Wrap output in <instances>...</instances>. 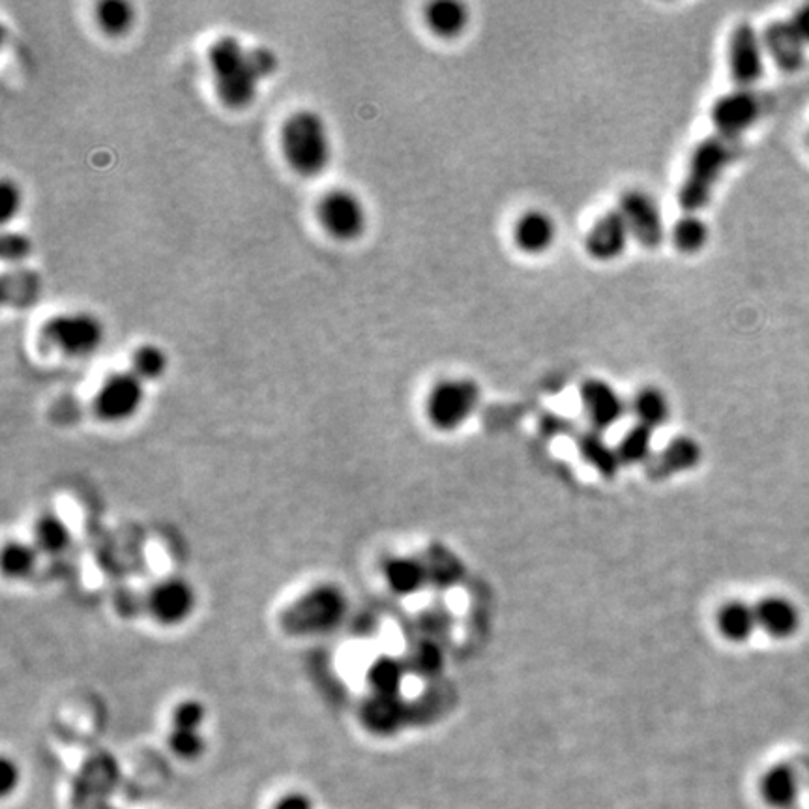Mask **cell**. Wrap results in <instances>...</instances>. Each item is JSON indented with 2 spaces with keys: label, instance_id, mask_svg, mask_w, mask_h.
Returning a JSON list of instances; mask_svg holds the SVG:
<instances>
[{
  "label": "cell",
  "instance_id": "1",
  "mask_svg": "<svg viewBox=\"0 0 809 809\" xmlns=\"http://www.w3.org/2000/svg\"><path fill=\"white\" fill-rule=\"evenodd\" d=\"M207 59L219 102L231 110L248 107L256 100L261 81L278 70V56L272 49L246 48L231 34L216 38Z\"/></svg>",
  "mask_w": 809,
  "mask_h": 809
},
{
  "label": "cell",
  "instance_id": "2",
  "mask_svg": "<svg viewBox=\"0 0 809 809\" xmlns=\"http://www.w3.org/2000/svg\"><path fill=\"white\" fill-rule=\"evenodd\" d=\"M740 141L727 139L718 134L706 137L695 146L678 188V205L684 214H699L708 207L719 178L737 159Z\"/></svg>",
  "mask_w": 809,
  "mask_h": 809
},
{
  "label": "cell",
  "instance_id": "3",
  "mask_svg": "<svg viewBox=\"0 0 809 809\" xmlns=\"http://www.w3.org/2000/svg\"><path fill=\"white\" fill-rule=\"evenodd\" d=\"M280 148L300 177L321 175L332 159V141L323 116L311 110L291 113L281 124Z\"/></svg>",
  "mask_w": 809,
  "mask_h": 809
},
{
  "label": "cell",
  "instance_id": "4",
  "mask_svg": "<svg viewBox=\"0 0 809 809\" xmlns=\"http://www.w3.org/2000/svg\"><path fill=\"white\" fill-rule=\"evenodd\" d=\"M348 613V594L341 587L317 584L281 611L280 626L291 637H321L334 633Z\"/></svg>",
  "mask_w": 809,
  "mask_h": 809
},
{
  "label": "cell",
  "instance_id": "5",
  "mask_svg": "<svg viewBox=\"0 0 809 809\" xmlns=\"http://www.w3.org/2000/svg\"><path fill=\"white\" fill-rule=\"evenodd\" d=\"M40 335L48 348L72 359H85L102 348L105 330L96 315L86 311H70L48 319L42 324Z\"/></svg>",
  "mask_w": 809,
  "mask_h": 809
},
{
  "label": "cell",
  "instance_id": "6",
  "mask_svg": "<svg viewBox=\"0 0 809 809\" xmlns=\"http://www.w3.org/2000/svg\"><path fill=\"white\" fill-rule=\"evenodd\" d=\"M480 405V386L473 378H443L426 397L427 422L438 432H456Z\"/></svg>",
  "mask_w": 809,
  "mask_h": 809
},
{
  "label": "cell",
  "instance_id": "7",
  "mask_svg": "<svg viewBox=\"0 0 809 809\" xmlns=\"http://www.w3.org/2000/svg\"><path fill=\"white\" fill-rule=\"evenodd\" d=\"M317 218L324 231L341 242L362 237L367 227V212L359 195L351 189L334 188L317 203Z\"/></svg>",
  "mask_w": 809,
  "mask_h": 809
},
{
  "label": "cell",
  "instance_id": "8",
  "mask_svg": "<svg viewBox=\"0 0 809 809\" xmlns=\"http://www.w3.org/2000/svg\"><path fill=\"white\" fill-rule=\"evenodd\" d=\"M145 402V383L135 373H111L94 396V413L97 418L107 424L134 418Z\"/></svg>",
  "mask_w": 809,
  "mask_h": 809
},
{
  "label": "cell",
  "instance_id": "9",
  "mask_svg": "<svg viewBox=\"0 0 809 809\" xmlns=\"http://www.w3.org/2000/svg\"><path fill=\"white\" fill-rule=\"evenodd\" d=\"M145 603L148 615L159 626H183L195 613L197 592L184 578H165L148 591Z\"/></svg>",
  "mask_w": 809,
  "mask_h": 809
},
{
  "label": "cell",
  "instance_id": "10",
  "mask_svg": "<svg viewBox=\"0 0 809 809\" xmlns=\"http://www.w3.org/2000/svg\"><path fill=\"white\" fill-rule=\"evenodd\" d=\"M619 212L626 221L633 240L646 248L656 250L665 240L664 216L651 195L641 189H628L621 195Z\"/></svg>",
  "mask_w": 809,
  "mask_h": 809
},
{
  "label": "cell",
  "instance_id": "11",
  "mask_svg": "<svg viewBox=\"0 0 809 809\" xmlns=\"http://www.w3.org/2000/svg\"><path fill=\"white\" fill-rule=\"evenodd\" d=\"M727 64L738 89H751L763 77L765 45L754 24L740 23L730 32Z\"/></svg>",
  "mask_w": 809,
  "mask_h": 809
},
{
  "label": "cell",
  "instance_id": "12",
  "mask_svg": "<svg viewBox=\"0 0 809 809\" xmlns=\"http://www.w3.org/2000/svg\"><path fill=\"white\" fill-rule=\"evenodd\" d=\"M761 100L751 89L727 92L714 102L711 118L716 134L740 141L761 116Z\"/></svg>",
  "mask_w": 809,
  "mask_h": 809
},
{
  "label": "cell",
  "instance_id": "13",
  "mask_svg": "<svg viewBox=\"0 0 809 809\" xmlns=\"http://www.w3.org/2000/svg\"><path fill=\"white\" fill-rule=\"evenodd\" d=\"M579 397L587 421L591 422L594 432H608L626 414V402L608 381L602 378H587L579 386Z\"/></svg>",
  "mask_w": 809,
  "mask_h": 809
},
{
  "label": "cell",
  "instance_id": "14",
  "mask_svg": "<svg viewBox=\"0 0 809 809\" xmlns=\"http://www.w3.org/2000/svg\"><path fill=\"white\" fill-rule=\"evenodd\" d=\"M759 632L774 641H791L803 624V613L792 598L786 594H768L754 603Z\"/></svg>",
  "mask_w": 809,
  "mask_h": 809
},
{
  "label": "cell",
  "instance_id": "15",
  "mask_svg": "<svg viewBox=\"0 0 809 809\" xmlns=\"http://www.w3.org/2000/svg\"><path fill=\"white\" fill-rule=\"evenodd\" d=\"M630 238H632V235H630L626 221L619 212V208H613V210L600 216L594 221V226L587 231V235H584V250L594 261H615L626 251Z\"/></svg>",
  "mask_w": 809,
  "mask_h": 809
},
{
  "label": "cell",
  "instance_id": "16",
  "mask_svg": "<svg viewBox=\"0 0 809 809\" xmlns=\"http://www.w3.org/2000/svg\"><path fill=\"white\" fill-rule=\"evenodd\" d=\"M360 722L375 737H394L405 727L407 706L402 695H375L360 706Z\"/></svg>",
  "mask_w": 809,
  "mask_h": 809
},
{
  "label": "cell",
  "instance_id": "17",
  "mask_svg": "<svg viewBox=\"0 0 809 809\" xmlns=\"http://www.w3.org/2000/svg\"><path fill=\"white\" fill-rule=\"evenodd\" d=\"M763 45L776 66L786 72H797L806 62V43L795 31L791 21H774L761 34Z\"/></svg>",
  "mask_w": 809,
  "mask_h": 809
},
{
  "label": "cell",
  "instance_id": "18",
  "mask_svg": "<svg viewBox=\"0 0 809 809\" xmlns=\"http://www.w3.org/2000/svg\"><path fill=\"white\" fill-rule=\"evenodd\" d=\"M557 238L553 218L542 210L521 214L514 227V242L518 250L529 256H540L551 248Z\"/></svg>",
  "mask_w": 809,
  "mask_h": 809
},
{
  "label": "cell",
  "instance_id": "19",
  "mask_svg": "<svg viewBox=\"0 0 809 809\" xmlns=\"http://www.w3.org/2000/svg\"><path fill=\"white\" fill-rule=\"evenodd\" d=\"M383 578L390 591L402 598L414 597L429 584L421 557H392L383 564Z\"/></svg>",
  "mask_w": 809,
  "mask_h": 809
},
{
  "label": "cell",
  "instance_id": "20",
  "mask_svg": "<svg viewBox=\"0 0 809 809\" xmlns=\"http://www.w3.org/2000/svg\"><path fill=\"white\" fill-rule=\"evenodd\" d=\"M718 633L729 643L743 645L748 643L755 633L759 632L755 605L743 600H730L718 609L716 615Z\"/></svg>",
  "mask_w": 809,
  "mask_h": 809
},
{
  "label": "cell",
  "instance_id": "21",
  "mask_svg": "<svg viewBox=\"0 0 809 809\" xmlns=\"http://www.w3.org/2000/svg\"><path fill=\"white\" fill-rule=\"evenodd\" d=\"M759 792L770 808H791L792 803L797 802L798 792H800L795 768L789 767L786 763H779V765L768 768L759 781Z\"/></svg>",
  "mask_w": 809,
  "mask_h": 809
},
{
  "label": "cell",
  "instance_id": "22",
  "mask_svg": "<svg viewBox=\"0 0 809 809\" xmlns=\"http://www.w3.org/2000/svg\"><path fill=\"white\" fill-rule=\"evenodd\" d=\"M424 19L435 37L454 40L461 37L469 24V8L457 0H435L427 4Z\"/></svg>",
  "mask_w": 809,
  "mask_h": 809
},
{
  "label": "cell",
  "instance_id": "23",
  "mask_svg": "<svg viewBox=\"0 0 809 809\" xmlns=\"http://www.w3.org/2000/svg\"><path fill=\"white\" fill-rule=\"evenodd\" d=\"M408 673L405 657L383 654L373 660L365 671V682L375 695H402L403 684Z\"/></svg>",
  "mask_w": 809,
  "mask_h": 809
},
{
  "label": "cell",
  "instance_id": "24",
  "mask_svg": "<svg viewBox=\"0 0 809 809\" xmlns=\"http://www.w3.org/2000/svg\"><path fill=\"white\" fill-rule=\"evenodd\" d=\"M578 448L584 463L591 465L592 469L598 470L600 475L611 478L621 470L622 463L616 446L609 445L603 433L594 432V429L581 433L578 437Z\"/></svg>",
  "mask_w": 809,
  "mask_h": 809
},
{
  "label": "cell",
  "instance_id": "25",
  "mask_svg": "<svg viewBox=\"0 0 809 809\" xmlns=\"http://www.w3.org/2000/svg\"><path fill=\"white\" fill-rule=\"evenodd\" d=\"M72 542V530L61 516L43 514L37 519L34 529H32V543L40 554L59 557V554L66 553Z\"/></svg>",
  "mask_w": 809,
  "mask_h": 809
},
{
  "label": "cell",
  "instance_id": "26",
  "mask_svg": "<svg viewBox=\"0 0 809 809\" xmlns=\"http://www.w3.org/2000/svg\"><path fill=\"white\" fill-rule=\"evenodd\" d=\"M633 418L635 424L649 427V429H657L664 427L670 421L671 407L670 400L664 392L654 386H645L633 396L632 405Z\"/></svg>",
  "mask_w": 809,
  "mask_h": 809
},
{
  "label": "cell",
  "instance_id": "27",
  "mask_svg": "<svg viewBox=\"0 0 809 809\" xmlns=\"http://www.w3.org/2000/svg\"><path fill=\"white\" fill-rule=\"evenodd\" d=\"M38 562H40V551L34 548L32 542H12L4 543L2 554H0V568L4 578L21 581V579L31 578L37 572Z\"/></svg>",
  "mask_w": 809,
  "mask_h": 809
},
{
  "label": "cell",
  "instance_id": "28",
  "mask_svg": "<svg viewBox=\"0 0 809 809\" xmlns=\"http://www.w3.org/2000/svg\"><path fill=\"white\" fill-rule=\"evenodd\" d=\"M708 237H711V231L699 214H684L676 219L675 226L671 229V242L676 250L686 256L699 253L708 242Z\"/></svg>",
  "mask_w": 809,
  "mask_h": 809
},
{
  "label": "cell",
  "instance_id": "29",
  "mask_svg": "<svg viewBox=\"0 0 809 809\" xmlns=\"http://www.w3.org/2000/svg\"><path fill=\"white\" fill-rule=\"evenodd\" d=\"M405 664H407L408 673H413V675L435 678L445 670V652H443L437 641H416L408 649Z\"/></svg>",
  "mask_w": 809,
  "mask_h": 809
},
{
  "label": "cell",
  "instance_id": "30",
  "mask_svg": "<svg viewBox=\"0 0 809 809\" xmlns=\"http://www.w3.org/2000/svg\"><path fill=\"white\" fill-rule=\"evenodd\" d=\"M427 568L429 584L438 589H450L461 579L463 567L456 554L445 548H433L427 557H422Z\"/></svg>",
  "mask_w": 809,
  "mask_h": 809
},
{
  "label": "cell",
  "instance_id": "31",
  "mask_svg": "<svg viewBox=\"0 0 809 809\" xmlns=\"http://www.w3.org/2000/svg\"><path fill=\"white\" fill-rule=\"evenodd\" d=\"M701 448L692 437H676L667 443L662 454H660V469L665 473H684V470L694 469L699 463Z\"/></svg>",
  "mask_w": 809,
  "mask_h": 809
},
{
  "label": "cell",
  "instance_id": "32",
  "mask_svg": "<svg viewBox=\"0 0 809 809\" xmlns=\"http://www.w3.org/2000/svg\"><path fill=\"white\" fill-rule=\"evenodd\" d=\"M652 445H654V432L652 429L641 426V424L630 427L616 445L622 467L649 461L652 456Z\"/></svg>",
  "mask_w": 809,
  "mask_h": 809
},
{
  "label": "cell",
  "instance_id": "33",
  "mask_svg": "<svg viewBox=\"0 0 809 809\" xmlns=\"http://www.w3.org/2000/svg\"><path fill=\"white\" fill-rule=\"evenodd\" d=\"M96 21L105 34L122 37L134 24V7L126 0H104L96 7Z\"/></svg>",
  "mask_w": 809,
  "mask_h": 809
},
{
  "label": "cell",
  "instance_id": "34",
  "mask_svg": "<svg viewBox=\"0 0 809 809\" xmlns=\"http://www.w3.org/2000/svg\"><path fill=\"white\" fill-rule=\"evenodd\" d=\"M129 372L135 373L143 383L158 381L167 372V354L158 345L145 343V345L135 349L134 354H132V370Z\"/></svg>",
  "mask_w": 809,
  "mask_h": 809
},
{
  "label": "cell",
  "instance_id": "35",
  "mask_svg": "<svg viewBox=\"0 0 809 809\" xmlns=\"http://www.w3.org/2000/svg\"><path fill=\"white\" fill-rule=\"evenodd\" d=\"M167 746L170 754L183 761H197L207 751V740L201 730L170 729Z\"/></svg>",
  "mask_w": 809,
  "mask_h": 809
},
{
  "label": "cell",
  "instance_id": "36",
  "mask_svg": "<svg viewBox=\"0 0 809 809\" xmlns=\"http://www.w3.org/2000/svg\"><path fill=\"white\" fill-rule=\"evenodd\" d=\"M207 719V708L201 701L184 699L170 713V729L201 730Z\"/></svg>",
  "mask_w": 809,
  "mask_h": 809
},
{
  "label": "cell",
  "instance_id": "37",
  "mask_svg": "<svg viewBox=\"0 0 809 809\" xmlns=\"http://www.w3.org/2000/svg\"><path fill=\"white\" fill-rule=\"evenodd\" d=\"M0 216H2V224H8L10 219L15 218L21 208V191H19L18 184L7 178L2 186H0Z\"/></svg>",
  "mask_w": 809,
  "mask_h": 809
},
{
  "label": "cell",
  "instance_id": "38",
  "mask_svg": "<svg viewBox=\"0 0 809 809\" xmlns=\"http://www.w3.org/2000/svg\"><path fill=\"white\" fill-rule=\"evenodd\" d=\"M32 242L21 232H7L2 237V257L7 261H23L31 256Z\"/></svg>",
  "mask_w": 809,
  "mask_h": 809
},
{
  "label": "cell",
  "instance_id": "39",
  "mask_svg": "<svg viewBox=\"0 0 809 809\" xmlns=\"http://www.w3.org/2000/svg\"><path fill=\"white\" fill-rule=\"evenodd\" d=\"M19 779H21V774H19L18 765L4 757L0 763V792H2V797H10L18 789Z\"/></svg>",
  "mask_w": 809,
  "mask_h": 809
},
{
  "label": "cell",
  "instance_id": "40",
  "mask_svg": "<svg viewBox=\"0 0 809 809\" xmlns=\"http://www.w3.org/2000/svg\"><path fill=\"white\" fill-rule=\"evenodd\" d=\"M274 809H313V800L305 792H287L276 802Z\"/></svg>",
  "mask_w": 809,
  "mask_h": 809
},
{
  "label": "cell",
  "instance_id": "41",
  "mask_svg": "<svg viewBox=\"0 0 809 809\" xmlns=\"http://www.w3.org/2000/svg\"><path fill=\"white\" fill-rule=\"evenodd\" d=\"M789 21L795 27V31L802 38L803 43L809 45V4H803V7L798 8Z\"/></svg>",
  "mask_w": 809,
  "mask_h": 809
},
{
  "label": "cell",
  "instance_id": "42",
  "mask_svg": "<svg viewBox=\"0 0 809 809\" xmlns=\"http://www.w3.org/2000/svg\"><path fill=\"white\" fill-rule=\"evenodd\" d=\"M97 809H118V808H113V806H102V808H97Z\"/></svg>",
  "mask_w": 809,
  "mask_h": 809
}]
</instances>
